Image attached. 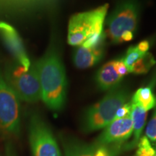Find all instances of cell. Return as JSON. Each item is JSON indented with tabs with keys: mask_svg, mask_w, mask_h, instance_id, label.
I'll return each mask as SVG.
<instances>
[{
	"mask_svg": "<svg viewBox=\"0 0 156 156\" xmlns=\"http://www.w3.org/2000/svg\"><path fill=\"white\" fill-rule=\"evenodd\" d=\"M36 64L41 99L51 110H62L67 99V80L63 62L55 46H51Z\"/></svg>",
	"mask_w": 156,
	"mask_h": 156,
	"instance_id": "6da1fadb",
	"label": "cell"
},
{
	"mask_svg": "<svg viewBox=\"0 0 156 156\" xmlns=\"http://www.w3.org/2000/svg\"><path fill=\"white\" fill-rule=\"evenodd\" d=\"M129 95V90L120 85L109 90L101 100L84 112L81 120L83 132L97 131L108 125L114 119L117 110L128 102Z\"/></svg>",
	"mask_w": 156,
	"mask_h": 156,
	"instance_id": "7a4b0ae2",
	"label": "cell"
},
{
	"mask_svg": "<svg viewBox=\"0 0 156 156\" xmlns=\"http://www.w3.org/2000/svg\"><path fill=\"white\" fill-rule=\"evenodd\" d=\"M140 5L137 0H122L107 20V34L114 44L133 39L139 21Z\"/></svg>",
	"mask_w": 156,
	"mask_h": 156,
	"instance_id": "3957f363",
	"label": "cell"
},
{
	"mask_svg": "<svg viewBox=\"0 0 156 156\" xmlns=\"http://www.w3.org/2000/svg\"><path fill=\"white\" fill-rule=\"evenodd\" d=\"M5 80L20 100L34 103L41 98L36 62L31 64L28 69L17 62L9 64L5 70Z\"/></svg>",
	"mask_w": 156,
	"mask_h": 156,
	"instance_id": "277c9868",
	"label": "cell"
},
{
	"mask_svg": "<svg viewBox=\"0 0 156 156\" xmlns=\"http://www.w3.org/2000/svg\"><path fill=\"white\" fill-rule=\"evenodd\" d=\"M108 9V4H104L92 10L73 15L68 27V44L74 46H82L90 36L103 32Z\"/></svg>",
	"mask_w": 156,
	"mask_h": 156,
	"instance_id": "5b68a950",
	"label": "cell"
},
{
	"mask_svg": "<svg viewBox=\"0 0 156 156\" xmlns=\"http://www.w3.org/2000/svg\"><path fill=\"white\" fill-rule=\"evenodd\" d=\"M20 131V103L0 73V134L17 136Z\"/></svg>",
	"mask_w": 156,
	"mask_h": 156,
	"instance_id": "8992f818",
	"label": "cell"
},
{
	"mask_svg": "<svg viewBox=\"0 0 156 156\" xmlns=\"http://www.w3.org/2000/svg\"><path fill=\"white\" fill-rule=\"evenodd\" d=\"M28 132L33 156H62L51 129L38 114L30 116Z\"/></svg>",
	"mask_w": 156,
	"mask_h": 156,
	"instance_id": "52a82bcc",
	"label": "cell"
},
{
	"mask_svg": "<svg viewBox=\"0 0 156 156\" xmlns=\"http://www.w3.org/2000/svg\"><path fill=\"white\" fill-rule=\"evenodd\" d=\"M133 134V123L131 114L122 119H114L104 128L95 145H103L114 149L119 153L122 145L131 138Z\"/></svg>",
	"mask_w": 156,
	"mask_h": 156,
	"instance_id": "ba28073f",
	"label": "cell"
},
{
	"mask_svg": "<svg viewBox=\"0 0 156 156\" xmlns=\"http://www.w3.org/2000/svg\"><path fill=\"white\" fill-rule=\"evenodd\" d=\"M0 35L6 47L14 56L16 62L26 69H28L30 67V61L17 30L10 25L0 22Z\"/></svg>",
	"mask_w": 156,
	"mask_h": 156,
	"instance_id": "9c48e42d",
	"label": "cell"
},
{
	"mask_svg": "<svg viewBox=\"0 0 156 156\" xmlns=\"http://www.w3.org/2000/svg\"><path fill=\"white\" fill-rule=\"evenodd\" d=\"M123 78L117 72L116 60H112L98 70L95 81L99 89L107 91L120 85Z\"/></svg>",
	"mask_w": 156,
	"mask_h": 156,
	"instance_id": "30bf717a",
	"label": "cell"
},
{
	"mask_svg": "<svg viewBox=\"0 0 156 156\" xmlns=\"http://www.w3.org/2000/svg\"><path fill=\"white\" fill-rule=\"evenodd\" d=\"M104 54L105 50L103 46L85 48L80 46L73 52V63L80 69L90 68L98 64L104 56Z\"/></svg>",
	"mask_w": 156,
	"mask_h": 156,
	"instance_id": "8fae6325",
	"label": "cell"
},
{
	"mask_svg": "<svg viewBox=\"0 0 156 156\" xmlns=\"http://www.w3.org/2000/svg\"><path fill=\"white\" fill-rule=\"evenodd\" d=\"M132 103L131 116L133 123V139L128 145H126V150H132L136 147L140 138L142 137V133L143 132L147 119V112L144 110L142 107L136 103Z\"/></svg>",
	"mask_w": 156,
	"mask_h": 156,
	"instance_id": "7c38bea8",
	"label": "cell"
},
{
	"mask_svg": "<svg viewBox=\"0 0 156 156\" xmlns=\"http://www.w3.org/2000/svg\"><path fill=\"white\" fill-rule=\"evenodd\" d=\"M65 156H93L95 145H89L76 139H69L63 142Z\"/></svg>",
	"mask_w": 156,
	"mask_h": 156,
	"instance_id": "4fadbf2b",
	"label": "cell"
},
{
	"mask_svg": "<svg viewBox=\"0 0 156 156\" xmlns=\"http://www.w3.org/2000/svg\"><path fill=\"white\" fill-rule=\"evenodd\" d=\"M131 101L139 105L146 112L155 108L156 106V97L153 93L152 85L138 89L132 96Z\"/></svg>",
	"mask_w": 156,
	"mask_h": 156,
	"instance_id": "5bb4252c",
	"label": "cell"
},
{
	"mask_svg": "<svg viewBox=\"0 0 156 156\" xmlns=\"http://www.w3.org/2000/svg\"><path fill=\"white\" fill-rule=\"evenodd\" d=\"M155 64V60L151 53L147 52L140 58L132 66L130 73L136 75H142L147 73L151 68Z\"/></svg>",
	"mask_w": 156,
	"mask_h": 156,
	"instance_id": "9a60e30c",
	"label": "cell"
},
{
	"mask_svg": "<svg viewBox=\"0 0 156 156\" xmlns=\"http://www.w3.org/2000/svg\"><path fill=\"white\" fill-rule=\"evenodd\" d=\"M145 54L142 53L140 51L136 48V46H132L128 48L126 51V54L122 58V61L124 62L126 67H127L129 72L130 73L132 66L136 61H137L140 58H141L142 56L145 55Z\"/></svg>",
	"mask_w": 156,
	"mask_h": 156,
	"instance_id": "2e32d148",
	"label": "cell"
},
{
	"mask_svg": "<svg viewBox=\"0 0 156 156\" xmlns=\"http://www.w3.org/2000/svg\"><path fill=\"white\" fill-rule=\"evenodd\" d=\"M145 136L152 142H156V106L155 107L153 116L148 122L145 131Z\"/></svg>",
	"mask_w": 156,
	"mask_h": 156,
	"instance_id": "e0dca14e",
	"label": "cell"
},
{
	"mask_svg": "<svg viewBox=\"0 0 156 156\" xmlns=\"http://www.w3.org/2000/svg\"><path fill=\"white\" fill-rule=\"evenodd\" d=\"M117 154L118 153L114 149L109 147L103 145H95L93 156H116Z\"/></svg>",
	"mask_w": 156,
	"mask_h": 156,
	"instance_id": "ac0fdd59",
	"label": "cell"
},
{
	"mask_svg": "<svg viewBox=\"0 0 156 156\" xmlns=\"http://www.w3.org/2000/svg\"><path fill=\"white\" fill-rule=\"evenodd\" d=\"M132 112V103L131 101L129 102L126 103L125 104L123 105L122 106H121L117 110L115 115L114 119H122L124 117H126L129 116V115L131 114Z\"/></svg>",
	"mask_w": 156,
	"mask_h": 156,
	"instance_id": "d6986e66",
	"label": "cell"
},
{
	"mask_svg": "<svg viewBox=\"0 0 156 156\" xmlns=\"http://www.w3.org/2000/svg\"><path fill=\"white\" fill-rule=\"evenodd\" d=\"M136 46L142 53L146 54L147 53L148 50H149L150 46H151V43L148 41L147 40H145L139 43Z\"/></svg>",
	"mask_w": 156,
	"mask_h": 156,
	"instance_id": "ffe728a7",
	"label": "cell"
},
{
	"mask_svg": "<svg viewBox=\"0 0 156 156\" xmlns=\"http://www.w3.org/2000/svg\"><path fill=\"white\" fill-rule=\"evenodd\" d=\"M5 156H17L11 143H7L5 146Z\"/></svg>",
	"mask_w": 156,
	"mask_h": 156,
	"instance_id": "44dd1931",
	"label": "cell"
},
{
	"mask_svg": "<svg viewBox=\"0 0 156 156\" xmlns=\"http://www.w3.org/2000/svg\"><path fill=\"white\" fill-rule=\"evenodd\" d=\"M155 151H156V144H155Z\"/></svg>",
	"mask_w": 156,
	"mask_h": 156,
	"instance_id": "7402d4cb",
	"label": "cell"
},
{
	"mask_svg": "<svg viewBox=\"0 0 156 156\" xmlns=\"http://www.w3.org/2000/svg\"><path fill=\"white\" fill-rule=\"evenodd\" d=\"M153 156H156V154H155V155H154Z\"/></svg>",
	"mask_w": 156,
	"mask_h": 156,
	"instance_id": "603a6c76",
	"label": "cell"
}]
</instances>
